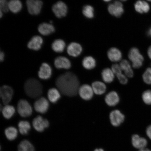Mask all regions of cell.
<instances>
[{"mask_svg": "<svg viewBox=\"0 0 151 151\" xmlns=\"http://www.w3.org/2000/svg\"><path fill=\"white\" fill-rule=\"evenodd\" d=\"M43 40L42 38L39 36H35L32 37L28 43L27 47L31 50H38L41 48Z\"/></svg>", "mask_w": 151, "mask_h": 151, "instance_id": "18", "label": "cell"}, {"mask_svg": "<svg viewBox=\"0 0 151 151\" xmlns=\"http://www.w3.org/2000/svg\"><path fill=\"white\" fill-rule=\"evenodd\" d=\"M94 151H104V150L103 149L100 148L96 149V150H94Z\"/></svg>", "mask_w": 151, "mask_h": 151, "instance_id": "42", "label": "cell"}, {"mask_svg": "<svg viewBox=\"0 0 151 151\" xmlns=\"http://www.w3.org/2000/svg\"><path fill=\"white\" fill-rule=\"evenodd\" d=\"M132 142L133 146L139 150L145 148L147 144V141L146 139L141 137L137 134L132 136Z\"/></svg>", "mask_w": 151, "mask_h": 151, "instance_id": "17", "label": "cell"}, {"mask_svg": "<svg viewBox=\"0 0 151 151\" xmlns=\"http://www.w3.org/2000/svg\"><path fill=\"white\" fill-rule=\"evenodd\" d=\"M56 86L62 94L73 97L78 93L80 82L76 76L71 72H67L57 78Z\"/></svg>", "mask_w": 151, "mask_h": 151, "instance_id": "1", "label": "cell"}, {"mask_svg": "<svg viewBox=\"0 0 151 151\" xmlns=\"http://www.w3.org/2000/svg\"><path fill=\"white\" fill-rule=\"evenodd\" d=\"M109 14L116 17H120L124 12L123 6L120 1H116L109 4L108 7Z\"/></svg>", "mask_w": 151, "mask_h": 151, "instance_id": "9", "label": "cell"}, {"mask_svg": "<svg viewBox=\"0 0 151 151\" xmlns=\"http://www.w3.org/2000/svg\"><path fill=\"white\" fill-rule=\"evenodd\" d=\"M18 151H35V148L29 141L24 140L19 145Z\"/></svg>", "mask_w": 151, "mask_h": 151, "instance_id": "32", "label": "cell"}, {"mask_svg": "<svg viewBox=\"0 0 151 151\" xmlns=\"http://www.w3.org/2000/svg\"><path fill=\"white\" fill-rule=\"evenodd\" d=\"M146 134L148 137L151 139V125L147 128Z\"/></svg>", "mask_w": 151, "mask_h": 151, "instance_id": "38", "label": "cell"}, {"mask_svg": "<svg viewBox=\"0 0 151 151\" xmlns=\"http://www.w3.org/2000/svg\"><path fill=\"white\" fill-rule=\"evenodd\" d=\"M107 56L111 61L117 62L121 60L122 54L121 52L119 49L113 47L108 50Z\"/></svg>", "mask_w": 151, "mask_h": 151, "instance_id": "19", "label": "cell"}, {"mask_svg": "<svg viewBox=\"0 0 151 151\" xmlns=\"http://www.w3.org/2000/svg\"><path fill=\"white\" fill-rule=\"evenodd\" d=\"M106 103L109 106H114L119 102L120 98L116 91H112L106 96L105 99Z\"/></svg>", "mask_w": 151, "mask_h": 151, "instance_id": "15", "label": "cell"}, {"mask_svg": "<svg viewBox=\"0 0 151 151\" xmlns=\"http://www.w3.org/2000/svg\"><path fill=\"white\" fill-rule=\"evenodd\" d=\"M34 106L37 112L44 114L47 112L49 109V102L46 98L41 97L35 102Z\"/></svg>", "mask_w": 151, "mask_h": 151, "instance_id": "12", "label": "cell"}, {"mask_svg": "<svg viewBox=\"0 0 151 151\" xmlns=\"http://www.w3.org/2000/svg\"><path fill=\"white\" fill-rule=\"evenodd\" d=\"M143 80L147 84L151 85V68H148L143 75Z\"/></svg>", "mask_w": 151, "mask_h": 151, "instance_id": "36", "label": "cell"}, {"mask_svg": "<svg viewBox=\"0 0 151 151\" xmlns=\"http://www.w3.org/2000/svg\"><path fill=\"white\" fill-rule=\"evenodd\" d=\"M91 86L94 93L97 95H102L106 91V86L105 83L101 81H95L92 83Z\"/></svg>", "mask_w": 151, "mask_h": 151, "instance_id": "21", "label": "cell"}, {"mask_svg": "<svg viewBox=\"0 0 151 151\" xmlns=\"http://www.w3.org/2000/svg\"><path fill=\"white\" fill-rule=\"evenodd\" d=\"M24 88L26 94L32 99L39 97L42 93V85L35 78L28 79L24 84Z\"/></svg>", "mask_w": 151, "mask_h": 151, "instance_id": "2", "label": "cell"}, {"mask_svg": "<svg viewBox=\"0 0 151 151\" xmlns=\"http://www.w3.org/2000/svg\"><path fill=\"white\" fill-rule=\"evenodd\" d=\"M78 93L81 98L85 101H89L91 99L94 93L92 86L87 84L80 86Z\"/></svg>", "mask_w": 151, "mask_h": 151, "instance_id": "11", "label": "cell"}, {"mask_svg": "<svg viewBox=\"0 0 151 151\" xmlns=\"http://www.w3.org/2000/svg\"><path fill=\"white\" fill-rule=\"evenodd\" d=\"M58 89L52 88L48 90L47 96L49 101L53 103H55L61 98V94Z\"/></svg>", "mask_w": 151, "mask_h": 151, "instance_id": "25", "label": "cell"}, {"mask_svg": "<svg viewBox=\"0 0 151 151\" xmlns=\"http://www.w3.org/2000/svg\"><path fill=\"white\" fill-rule=\"evenodd\" d=\"M128 57L132 62L134 68L138 69L142 66L144 58L137 48L135 47L131 48L128 53Z\"/></svg>", "mask_w": 151, "mask_h": 151, "instance_id": "3", "label": "cell"}, {"mask_svg": "<svg viewBox=\"0 0 151 151\" xmlns=\"http://www.w3.org/2000/svg\"><path fill=\"white\" fill-rule=\"evenodd\" d=\"M139 151H151V150H149V149H148L144 148L139 150Z\"/></svg>", "mask_w": 151, "mask_h": 151, "instance_id": "41", "label": "cell"}, {"mask_svg": "<svg viewBox=\"0 0 151 151\" xmlns=\"http://www.w3.org/2000/svg\"><path fill=\"white\" fill-rule=\"evenodd\" d=\"M82 65L84 68L90 70L96 67V62L95 59L92 57L86 56L83 60Z\"/></svg>", "mask_w": 151, "mask_h": 151, "instance_id": "26", "label": "cell"}, {"mask_svg": "<svg viewBox=\"0 0 151 151\" xmlns=\"http://www.w3.org/2000/svg\"><path fill=\"white\" fill-rule=\"evenodd\" d=\"M148 33L149 35H150L151 36V28H150V29H149L148 31Z\"/></svg>", "mask_w": 151, "mask_h": 151, "instance_id": "43", "label": "cell"}, {"mask_svg": "<svg viewBox=\"0 0 151 151\" xmlns=\"http://www.w3.org/2000/svg\"><path fill=\"white\" fill-rule=\"evenodd\" d=\"M14 94V91L12 88L6 85L1 86L0 89V95L4 105L8 104L10 102Z\"/></svg>", "mask_w": 151, "mask_h": 151, "instance_id": "7", "label": "cell"}, {"mask_svg": "<svg viewBox=\"0 0 151 151\" xmlns=\"http://www.w3.org/2000/svg\"><path fill=\"white\" fill-rule=\"evenodd\" d=\"M148 54L149 57L151 59V46L149 47L148 50Z\"/></svg>", "mask_w": 151, "mask_h": 151, "instance_id": "40", "label": "cell"}, {"mask_svg": "<svg viewBox=\"0 0 151 151\" xmlns=\"http://www.w3.org/2000/svg\"><path fill=\"white\" fill-rule=\"evenodd\" d=\"M112 70L114 75L117 77L118 79L123 76L124 74H122V70L120 65L114 64L112 66Z\"/></svg>", "mask_w": 151, "mask_h": 151, "instance_id": "34", "label": "cell"}, {"mask_svg": "<svg viewBox=\"0 0 151 151\" xmlns=\"http://www.w3.org/2000/svg\"><path fill=\"white\" fill-rule=\"evenodd\" d=\"M32 124L36 131L42 132L49 127L50 123L46 119L43 118L41 116H38L34 119Z\"/></svg>", "mask_w": 151, "mask_h": 151, "instance_id": "10", "label": "cell"}, {"mask_svg": "<svg viewBox=\"0 0 151 151\" xmlns=\"http://www.w3.org/2000/svg\"><path fill=\"white\" fill-rule=\"evenodd\" d=\"M83 14L88 19H92L94 17V9L93 7L90 5L85 6L83 9Z\"/></svg>", "mask_w": 151, "mask_h": 151, "instance_id": "33", "label": "cell"}, {"mask_svg": "<svg viewBox=\"0 0 151 151\" xmlns=\"http://www.w3.org/2000/svg\"><path fill=\"white\" fill-rule=\"evenodd\" d=\"M82 51V47L78 43L72 42L67 47L68 54L73 57H76L80 55Z\"/></svg>", "mask_w": 151, "mask_h": 151, "instance_id": "16", "label": "cell"}, {"mask_svg": "<svg viewBox=\"0 0 151 151\" xmlns=\"http://www.w3.org/2000/svg\"><path fill=\"white\" fill-rule=\"evenodd\" d=\"M43 5L40 0H27L26 1L28 12L32 15H37L41 12Z\"/></svg>", "mask_w": 151, "mask_h": 151, "instance_id": "5", "label": "cell"}, {"mask_svg": "<svg viewBox=\"0 0 151 151\" xmlns=\"http://www.w3.org/2000/svg\"><path fill=\"white\" fill-rule=\"evenodd\" d=\"M4 54L3 52H1L0 53V61L1 62L3 61L4 59Z\"/></svg>", "mask_w": 151, "mask_h": 151, "instance_id": "39", "label": "cell"}, {"mask_svg": "<svg viewBox=\"0 0 151 151\" xmlns=\"http://www.w3.org/2000/svg\"><path fill=\"white\" fill-rule=\"evenodd\" d=\"M134 7L136 11L140 14L148 12L150 9V5L145 1H137L134 5Z\"/></svg>", "mask_w": 151, "mask_h": 151, "instance_id": "24", "label": "cell"}, {"mask_svg": "<svg viewBox=\"0 0 151 151\" xmlns=\"http://www.w3.org/2000/svg\"><path fill=\"white\" fill-rule=\"evenodd\" d=\"M3 12H2L1 11H0V17H1V18L3 16Z\"/></svg>", "mask_w": 151, "mask_h": 151, "instance_id": "44", "label": "cell"}, {"mask_svg": "<svg viewBox=\"0 0 151 151\" xmlns=\"http://www.w3.org/2000/svg\"><path fill=\"white\" fill-rule=\"evenodd\" d=\"M1 110L3 116L7 119L12 118L16 111L14 106L8 104L5 105Z\"/></svg>", "mask_w": 151, "mask_h": 151, "instance_id": "28", "label": "cell"}, {"mask_svg": "<svg viewBox=\"0 0 151 151\" xmlns=\"http://www.w3.org/2000/svg\"><path fill=\"white\" fill-rule=\"evenodd\" d=\"M109 117L111 124L114 127L120 126L125 119L124 115L118 109L112 111L110 113Z\"/></svg>", "mask_w": 151, "mask_h": 151, "instance_id": "6", "label": "cell"}, {"mask_svg": "<svg viewBox=\"0 0 151 151\" xmlns=\"http://www.w3.org/2000/svg\"><path fill=\"white\" fill-rule=\"evenodd\" d=\"M18 112L22 117H27L32 113V108L26 100L22 99L19 101L17 105Z\"/></svg>", "mask_w": 151, "mask_h": 151, "instance_id": "4", "label": "cell"}, {"mask_svg": "<svg viewBox=\"0 0 151 151\" xmlns=\"http://www.w3.org/2000/svg\"><path fill=\"white\" fill-rule=\"evenodd\" d=\"M52 75V69L50 66L46 63L42 64L38 72V76L42 80H48Z\"/></svg>", "mask_w": 151, "mask_h": 151, "instance_id": "13", "label": "cell"}, {"mask_svg": "<svg viewBox=\"0 0 151 151\" xmlns=\"http://www.w3.org/2000/svg\"><path fill=\"white\" fill-rule=\"evenodd\" d=\"M38 30L39 32L43 35H47L54 32L55 29L51 24L43 22L38 26Z\"/></svg>", "mask_w": 151, "mask_h": 151, "instance_id": "20", "label": "cell"}, {"mask_svg": "<svg viewBox=\"0 0 151 151\" xmlns=\"http://www.w3.org/2000/svg\"><path fill=\"white\" fill-rule=\"evenodd\" d=\"M65 47V43L62 39H57L52 43V50L56 52H61L63 51Z\"/></svg>", "mask_w": 151, "mask_h": 151, "instance_id": "27", "label": "cell"}, {"mask_svg": "<svg viewBox=\"0 0 151 151\" xmlns=\"http://www.w3.org/2000/svg\"><path fill=\"white\" fill-rule=\"evenodd\" d=\"M52 11L55 16L58 18H62L66 16L68 8L65 4L62 1H58L53 5Z\"/></svg>", "mask_w": 151, "mask_h": 151, "instance_id": "8", "label": "cell"}, {"mask_svg": "<svg viewBox=\"0 0 151 151\" xmlns=\"http://www.w3.org/2000/svg\"><path fill=\"white\" fill-rule=\"evenodd\" d=\"M120 67L122 71H124V75L128 78H132L134 76V72L131 66L127 60H124L121 62Z\"/></svg>", "mask_w": 151, "mask_h": 151, "instance_id": "22", "label": "cell"}, {"mask_svg": "<svg viewBox=\"0 0 151 151\" xmlns=\"http://www.w3.org/2000/svg\"><path fill=\"white\" fill-rule=\"evenodd\" d=\"M0 11L3 12H7L9 10V2L6 0L0 1Z\"/></svg>", "mask_w": 151, "mask_h": 151, "instance_id": "37", "label": "cell"}, {"mask_svg": "<svg viewBox=\"0 0 151 151\" xmlns=\"http://www.w3.org/2000/svg\"><path fill=\"white\" fill-rule=\"evenodd\" d=\"M101 75L103 81L107 83H110L114 81L115 75L112 69L105 68L102 71Z\"/></svg>", "mask_w": 151, "mask_h": 151, "instance_id": "23", "label": "cell"}, {"mask_svg": "<svg viewBox=\"0 0 151 151\" xmlns=\"http://www.w3.org/2000/svg\"><path fill=\"white\" fill-rule=\"evenodd\" d=\"M5 134L6 137L9 140H14L17 137L18 131L16 128L11 126L5 129Z\"/></svg>", "mask_w": 151, "mask_h": 151, "instance_id": "30", "label": "cell"}, {"mask_svg": "<svg viewBox=\"0 0 151 151\" xmlns=\"http://www.w3.org/2000/svg\"><path fill=\"white\" fill-rule=\"evenodd\" d=\"M54 65L58 69H69L71 67L70 61L67 58L63 56L58 57L54 61Z\"/></svg>", "mask_w": 151, "mask_h": 151, "instance_id": "14", "label": "cell"}, {"mask_svg": "<svg viewBox=\"0 0 151 151\" xmlns=\"http://www.w3.org/2000/svg\"><path fill=\"white\" fill-rule=\"evenodd\" d=\"M18 127L19 131L22 135H26L31 129V125L26 121H21L19 122Z\"/></svg>", "mask_w": 151, "mask_h": 151, "instance_id": "31", "label": "cell"}, {"mask_svg": "<svg viewBox=\"0 0 151 151\" xmlns=\"http://www.w3.org/2000/svg\"><path fill=\"white\" fill-rule=\"evenodd\" d=\"M9 9L14 13H18L21 10L22 4L19 0H11L9 2Z\"/></svg>", "mask_w": 151, "mask_h": 151, "instance_id": "29", "label": "cell"}, {"mask_svg": "<svg viewBox=\"0 0 151 151\" xmlns=\"http://www.w3.org/2000/svg\"><path fill=\"white\" fill-rule=\"evenodd\" d=\"M142 99L146 104L151 105V90H147L143 92L142 94Z\"/></svg>", "mask_w": 151, "mask_h": 151, "instance_id": "35", "label": "cell"}]
</instances>
